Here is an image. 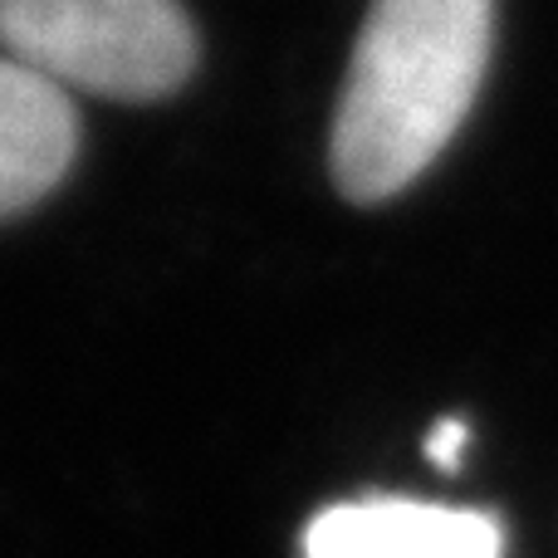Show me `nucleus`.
Masks as SVG:
<instances>
[{
	"instance_id": "1",
	"label": "nucleus",
	"mask_w": 558,
	"mask_h": 558,
	"mask_svg": "<svg viewBox=\"0 0 558 558\" xmlns=\"http://www.w3.org/2000/svg\"><path fill=\"white\" fill-rule=\"evenodd\" d=\"M495 54V0H373L328 162L353 206L402 196L465 128Z\"/></svg>"
},
{
	"instance_id": "2",
	"label": "nucleus",
	"mask_w": 558,
	"mask_h": 558,
	"mask_svg": "<svg viewBox=\"0 0 558 558\" xmlns=\"http://www.w3.org/2000/svg\"><path fill=\"white\" fill-rule=\"evenodd\" d=\"M0 54L69 94L157 104L196 69L182 0H0Z\"/></svg>"
},
{
	"instance_id": "3",
	"label": "nucleus",
	"mask_w": 558,
	"mask_h": 558,
	"mask_svg": "<svg viewBox=\"0 0 558 558\" xmlns=\"http://www.w3.org/2000/svg\"><path fill=\"white\" fill-rule=\"evenodd\" d=\"M495 514L412 495H357L308 520L304 558H500Z\"/></svg>"
},
{
	"instance_id": "4",
	"label": "nucleus",
	"mask_w": 558,
	"mask_h": 558,
	"mask_svg": "<svg viewBox=\"0 0 558 558\" xmlns=\"http://www.w3.org/2000/svg\"><path fill=\"white\" fill-rule=\"evenodd\" d=\"M78 153L69 88L0 54V221L45 202Z\"/></svg>"
},
{
	"instance_id": "5",
	"label": "nucleus",
	"mask_w": 558,
	"mask_h": 558,
	"mask_svg": "<svg viewBox=\"0 0 558 558\" xmlns=\"http://www.w3.org/2000/svg\"><path fill=\"white\" fill-rule=\"evenodd\" d=\"M465 422H436L432 436H426V456H432L436 465H446V471H456L461 465V451H465Z\"/></svg>"
}]
</instances>
